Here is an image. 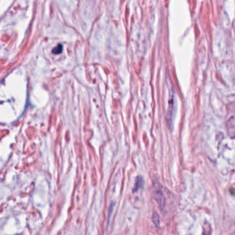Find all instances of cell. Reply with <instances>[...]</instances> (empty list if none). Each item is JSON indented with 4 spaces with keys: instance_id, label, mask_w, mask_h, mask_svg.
Segmentation results:
<instances>
[{
    "instance_id": "obj_3",
    "label": "cell",
    "mask_w": 235,
    "mask_h": 235,
    "mask_svg": "<svg viewBox=\"0 0 235 235\" xmlns=\"http://www.w3.org/2000/svg\"><path fill=\"white\" fill-rule=\"evenodd\" d=\"M152 221H153L154 225H155L156 227L159 226L160 219H159V215L156 213L155 212H154L153 214H152Z\"/></svg>"
},
{
    "instance_id": "obj_2",
    "label": "cell",
    "mask_w": 235,
    "mask_h": 235,
    "mask_svg": "<svg viewBox=\"0 0 235 235\" xmlns=\"http://www.w3.org/2000/svg\"><path fill=\"white\" fill-rule=\"evenodd\" d=\"M144 185V180L141 176H138L136 178V179L135 181V184H134V191H137L139 189H140Z\"/></svg>"
},
{
    "instance_id": "obj_1",
    "label": "cell",
    "mask_w": 235,
    "mask_h": 235,
    "mask_svg": "<svg viewBox=\"0 0 235 235\" xmlns=\"http://www.w3.org/2000/svg\"><path fill=\"white\" fill-rule=\"evenodd\" d=\"M154 196H155V199L157 201V204L160 208L162 210L163 208H164V204H165V199H164V195L162 191H160V190L159 189L156 190Z\"/></svg>"
}]
</instances>
